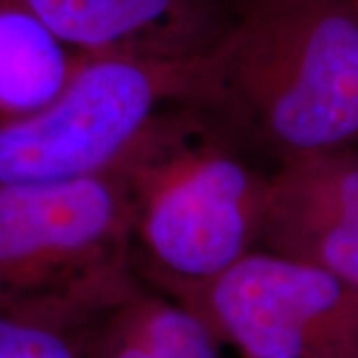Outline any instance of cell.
Wrapping results in <instances>:
<instances>
[{"label": "cell", "mask_w": 358, "mask_h": 358, "mask_svg": "<svg viewBox=\"0 0 358 358\" xmlns=\"http://www.w3.org/2000/svg\"><path fill=\"white\" fill-rule=\"evenodd\" d=\"M78 54L193 64L229 36L245 0H26Z\"/></svg>", "instance_id": "cell-6"}, {"label": "cell", "mask_w": 358, "mask_h": 358, "mask_svg": "<svg viewBox=\"0 0 358 358\" xmlns=\"http://www.w3.org/2000/svg\"><path fill=\"white\" fill-rule=\"evenodd\" d=\"M120 176L0 185V310L84 322L131 291Z\"/></svg>", "instance_id": "cell-3"}, {"label": "cell", "mask_w": 358, "mask_h": 358, "mask_svg": "<svg viewBox=\"0 0 358 358\" xmlns=\"http://www.w3.org/2000/svg\"><path fill=\"white\" fill-rule=\"evenodd\" d=\"M183 102L279 166L358 141V0H245Z\"/></svg>", "instance_id": "cell-2"}, {"label": "cell", "mask_w": 358, "mask_h": 358, "mask_svg": "<svg viewBox=\"0 0 358 358\" xmlns=\"http://www.w3.org/2000/svg\"><path fill=\"white\" fill-rule=\"evenodd\" d=\"M86 322L0 310V358H86Z\"/></svg>", "instance_id": "cell-9"}, {"label": "cell", "mask_w": 358, "mask_h": 358, "mask_svg": "<svg viewBox=\"0 0 358 358\" xmlns=\"http://www.w3.org/2000/svg\"><path fill=\"white\" fill-rule=\"evenodd\" d=\"M189 310L243 358H352L358 289L327 268L255 249Z\"/></svg>", "instance_id": "cell-5"}, {"label": "cell", "mask_w": 358, "mask_h": 358, "mask_svg": "<svg viewBox=\"0 0 358 358\" xmlns=\"http://www.w3.org/2000/svg\"><path fill=\"white\" fill-rule=\"evenodd\" d=\"M281 167L199 106L164 108L114 166L129 205L134 275L192 308L257 249Z\"/></svg>", "instance_id": "cell-1"}, {"label": "cell", "mask_w": 358, "mask_h": 358, "mask_svg": "<svg viewBox=\"0 0 358 358\" xmlns=\"http://www.w3.org/2000/svg\"><path fill=\"white\" fill-rule=\"evenodd\" d=\"M78 60L26 0H0V126L48 106Z\"/></svg>", "instance_id": "cell-8"}, {"label": "cell", "mask_w": 358, "mask_h": 358, "mask_svg": "<svg viewBox=\"0 0 358 358\" xmlns=\"http://www.w3.org/2000/svg\"><path fill=\"white\" fill-rule=\"evenodd\" d=\"M195 64L80 54L70 82L48 106L0 126V185L112 171L154 115L185 100Z\"/></svg>", "instance_id": "cell-4"}, {"label": "cell", "mask_w": 358, "mask_h": 358, "mask_svg": "<svg viewBox=\"0 0 358 358\" xmlns=\"http://www.w3.org/2000/svg\"><path fill=\"white\" fill-rule=\"evenodd\" d=\"M122 299L103 307L86 322L84 329L86 358H166L140 341L126 324V320L122 319L117 310V303Z\"/></svg>", "instance_id": "cell-10"}, {"label": "cell", "mask_w": 358, "mask_h": 358, "mask_svg": "<svg viewBox=\"0 0 358 358\" xmlns=\"http://www.w3.org/2000/svg\"><path fill=\"white\" fill-rule=\"evenodd\" d=\"M257 249L327 268L358 289V152L352 145L281 167Z\"/></svg>", "instance_id": "cell-7"}]
</instances>
